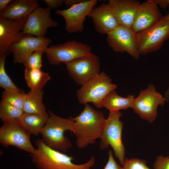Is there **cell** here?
Returning <instances> with one entry per match:
<instances>
[{"label": "cell", "instance_id": "27", "mask_svg": "<svg viewBox=\"0 0 169 169\" xmlns=\"http://www.w3.org/2000/svg\"><path fill=\"white\" fill-rule=\"evenodd\" d=\"M44 53V50H38L34 52L25 60L23 64L28 69H41L42 66V57Z\"/></svg>", "mask_w": 169, "mask_h": 169}, {"label": "cell", "instance_id": "20", "mask_svg": "<svg viewBox=\"0 0 169 169\" xmlns=\"http://www.w3.org/2000/svg\"><path fill=\"white\" fill-rule=\"evenodd\" d=\"M135 97L133 95H129L126 97L121 96L115 90L110 92L103 100L102 107H105L109 111H118L131 108Z\"/></svg>", "mask_w": 169, "mask_h": 169}, {"label": "cell", "instance_id": "3", "mask_svg": "<svg viewBox=\"0 0 169 169\" xmlns=\"http://www.w3.org/2000/svg\"><path fill=\"white\" fill-rule=\"evenodd\" d=\"M49 117L41 134L42 140L47 146L55 150L66 152L73 146L65 136L67 131L73 132L74 123L73 117L64 118L49 110Z\"/></svg>", "mask_w": 169, "mask_h": 169}, {"label": "cell", "instance_id": "31", "mask_svg": "<svg viewBox=\"0 0 169 169\" xmlns=\"http://www.w3.org/2000/svg\"><path fill=\"white\" fill-rule=\"evenodd\" d=\"M44 1L51 9H56L64 3L63 0H45Z\"/></svg>", "mask_w": 169, "mask_h": 169}, {"label": "cell", "instance_id": "21", "mask_svg": "<svg viewBox=\"0 0 169 169\" xmlns=\"http://www.w3.org/2000/svg\"><path fill=\"white\" fill-rule=\"evenodd\" d=\"M49 115H43L24 112L18 120L22 125L31 134L37 136L41 133Z\"/></svg>", "mask_w": 169, "mask_h": 169}, {"label": "cell", "instance_id": "11", "mask_svg": "<svg viewBox=\"0 0 169 169\" xmlns=\"http://www.w3.org/2000/svg\"><path fill=\"white\" fill-rule=\"evenodd\" d=\"M97 2V0H84L67 9L56 10L55 13L64 18L65 29L69 33L81 32L86 16Z\"/></svg>", "mask_w": 169, "mask_h": 169}, {"label": "cell", "instance_id": "29", "mask_svg": "<svg viewBox=\"0 0 169 169\" xmlns=\"http://www.w3.org/2000/svg\"><path fill=\"white\" fill-rule=\"evenodd\" d=\"M154 169H169V156H159L153 165Z\"/></svg>", "mask_w": 169, "mask_h": 169}, {"label": "cell", "instance_id": "13", "mask_svg": "<svg viewBox=\"0 0 169 169\" xmlns=\"http://www.w3.org/2000/svg\"><path fill=\"white\" fill-rule=\"evenodd\" d=\"M66 65L70 76L81 85L100 73V59L95 54L91 56L78 59Z\"/></svg>", "mask_w": 169, "mask_h": 169}, {"label": "cell", "instance_id": "5", "mask_svg": "<svg viewBox=\"0 0 169 169\" xmlns=\"http://www.w3.org/2000/svg\"><path fill=\"white\" fill-rule=\"evenodd\" d=\"M117 88V85L112 83L109 76L101 72L82 85L77 90L76 95L81 104L85 105L91 102L96 107L100 108L106 96Z\"/></svg>", "mask_w": 169, "mask_h": 169}, {"label": "cell", "instance_id": "28", "mask_svg": "<svg viewBox=\"0 0 169 169\" xmlns=\"http://www.w3.org/2000/svg\"><path fill=\"white\" fill-rule=\"evenodd\" d=\"M122 165L123 169H151L145 160L136 158H125Z\"/></svg>", "mask_w": 169, "mask_h": 169}, {"label": "cell", "instance_id": "32", "mask_svg": "<svg viewBox=\"0 0 169 169\" xmlns=\"http://www.w3.org/2000/svg\"><path fill=\"white\" fill-rule=\"evenodd\" d=\"M151 1L157 6L158 5L163 9L166 8L168 6V0H151Z\"/></svg>", "mask_w": 169, "mask_h": 169}, {"label": "cell", "instance_id": "19", "mask_svg": "<svg viewBox=\"0 0 169 169\" xmlns=\"http://www.w3.org/2000/svg\"><path fill=\"white\" fill-rule=\"evenodd\" d=\"M39 6L36 0L12 1L5 10L0 13V17L12 20L19 19L28 16Z\"/></svg>", "mask_w": 169, "mask_h": 169}, {"label": "cell", "instance_id": "8", "mask_svg": "<svg viewBox=\"0 0 169 169\" xmlns=\"http://www.w3.org/2000/svg\"><path fill=\"white\" fill-rule=\"evenodd\" d=\"M31 135L18 119L10 120L4 122L0 128V143L6 147L13 146L32 153L36 148L31 143Z\"/></svg>", "mask_w": 169, "mask_h": 169}, {"label": "cell", "instance_id": "1", "mask_svg": "<svg viewBox=\"0 0 169 169\" xmlns=\"http://www.w3.org/2000/svg\"><path fill=\"white\" fill-rule=\"evenodd\" d=\"M105 119L101 111L94 109L88 104H85L81 112L73 117L72 133L76 137V144L79 149L85 148L100 139Z\"/></svg>", "mask_w": 169, "mask_h": 169}, {"label": "cell", "instance_id": "35", "mask_svg": "<svg viewBox=\"0 0 169 169\" xmlns=\"http://www.w3.org/2000/svg\"><path fill=\"white\" fill-rule=\"evenodd\" d=\"M163 97L166 101H169V88L165 92Z\"/></svg>", "mask_w": 169, "mask_h": 169}, {"label": "cell", "instance_id": "34", "mask_svg": "<svg viewBox=\"0 0 169 169\" xmlns=\"http://www.w3.org/2000/svg\"><path fill=\"white\" fill-rule=\"evenodd\" d=\"M83 0H64V3L67 7L69 8L74 5L82 2Z\"/></svg>", "mask_w": 169, "mask_h": 169}, {"label": "cell", "instance_id": "6", "mask_svg": "<svg viewBox=\"0 0 169 169\" xmlns=\"http://www.w3.org/2000/svg\"><path fill=\"white\" fill-rule=\"evenodd\" d=\"M169 38V18L162 17L148 29L136 33L138 49L140 55H145L159 49Z\"/></svg>", "mask_w": 169, "mask_h": 169}, {"label": "cell", "instance_id": "7", "mask_svg": "<svg viewBox=\"0 0 169 169\" xmlns=\"http://www.w3.org/2000/svg\"><path fill=\"white\" fill-rule=\"evenodd\" d=\"M44 53L49 63L53 65H59L61 63L66 64L94 54L88 44L74 40L52 45L44 50Z\"/></svg>", "mask_w": 169, "mask_h": 169}, {"label": "cell", "instance_id": "14", "mask_svg": "<svg viewBox=\"0 0 169 169\" xmlns=\"http://www.w3.org/2000/svg\"><path fill=\"white\" fill-rule=\"evenodd\" d=\"M51 10L48 7H38L35 9L28 16L22 33L37 37H44L49 28L58 27L59 23L51 18Z\"/></svg>", "mask_w": 169, "mask_h": 169}, {"label": "cell", "instance_id": "30", "mask_svg": "<svg viewBox=\"0 0 169 169\" xmlns=\"http://www.w3.org/2000/svg\"><path fill=\"white\" fill-rule=\"evenodd\" d=\"M108 155V161L104 169H123L122 167L115 160L111 150L109 151Z\"/></svg>", "mask_w": 169, "mask_h": 169}, {"label": "cell", "instance_id": "2", "mask_svg": "<svg viewBox=\"0 0 169 169\" xmlns=\"http://www.w3.org/2000/svg\"><path fill=\"white\" fill-rule=\"evenodd\" d=\"M35 144L36 149L30 156L38 169H91L95 164V159L93 156L85 163L75 164L73 162V156L47 146L40 138L35 140Z\"/></svg>", "mask_w": 169, "mask_h": 169}, {"label": "cell", "instance_id": "22", "mask_svg": "<svg viewBox=\"0 0 169 169\" xmlns=\"http://www.w3.org/2000/svg\"><path fill=\"white\" fill-rule=\"evenodd\" d=\"M24 77L28 86L33 91H41L50 79L49 74L41 69L25 68Z\"/></svg>", "mask_w": 169, "mask_h": 169}, {"label": "cell", "instance_id": "15", "mask_svg": "<svg viewBox=\"0 0 169 169\" xmlns=\"http://www.w3.org/2000/svg\"><path fill=\"white\" fill-rule=\"evenodd\" d=\"M51 42L49 38L46 37H33L27 35L11 47L13 62L23 64L33 52L38 50H44Z\"/></svg>", "mask_w": 169, "mask_h": 169}, {"label": "cell", "instance_id": "33", "mask_svg": "<svg viewBox=\"0 0 169 169\" xmlns=\"http://www.w3.org/2000/svg\"><path fill=\"white\" fill-rule=\"evenodd\" d=\"M12 1V0H0V13L5 10Z\"/></svg>", "mask_w": 169, "mask_h": 169}, {"label": "cell", "instance_id": "9", "mask_svg": "<svg viewBox=\"0 0 169 169\" xmlns=\"http://www.w3.org/2000/svg\"><path fill=\"white\" fill-rule=\"evenodd\" d=\"M166 101L154 85L150 84L146 89L140 91L135 98L131 108L141 118L151 123L157 115L158 107L163 106Z\"/></svg>", "mask_w": 169, "mask_h": 169}, {"label": "cell", "instance_id": "16", "mask_svg": "<svg viewBox=\"0 0 169 169\" xmlns=\"http://www.w3.org/2000/svg\"><path fill=\"white\" fill-rule=\"evenodd\" d=\"M158 6L151 0L141 3L131 28L136 33L144 31L156 23L162 17Z\"/></svg>", "mask_w": 169, "mask_h": 169}, {"label": "cell", "instance_id": "10", "mask_svg": "<svg viewBox=\"0 0 169 169\" xmlns=\"http://www.w3.org/2000/svg\"><path fill=\"white\" fill-rule=\"evenodd\" d=\"M106 41L115 52H126L136 59L140 56L137 44L136 33L131 28L119 25L107 34Z\"/></svg>", "mask_w": 169, "mask_h": 169}, {"label": "cell", "instance_id": "23", "mask_svg": "<svg viewBox=\"0 0 169 169\" xmlns=\"http://www.w3.org/2000/svg\"><path fill=\"white\" fill-rule=\"evenodd\" d=\"M44 92L30 91L26 94L23 110L24 113L43 115L48 114L43 102Z\"/></svg>", "mask_w": 169, "mask_h": 169}, {"label": "cell", "instance_id": "17", "mask_svg": "<svg viewBox=\"0 0 169 169\" xmlns=\"http://www.w3.org/2000/svg\"><path fill=\"white\" fill-rule=\"evenodd\" d=\"M88 16L92 19L96 31L101 34H107L120 25L108 3L93 8Z\"/></svg>", "mask_w": 169, "mask_h": 169}, {"label": "cell", "instance_id": "12", "mask_svg": "<svg viewBox=\"0 0 169 169\" xmlns=\"http://www.w3.org/2000/svg\"><path fill=\"white\" fill-rule=\"evenodd\" d=\"M28 17L14 20L0 17V56L11 54L12 46L27 35L22 31Z\"/></svg>", "mask_w": 169, "mask_h": 169}, {"label": "cell", "instance_id": "25", "mask_svg": "<svg viewBox=\"0 0 169 169\" xmlns=\"http://www.w3.org/2000/svg\"><path fill=\"white\" fill-rule=\"evenodd\" d=\"M26 95L23 91L5 90L2 94V99L11 105L23 110Z\"/></svg>", "mask_w": 169, "mask_h": 169}, {"label": "cell", "instance_id": "18", "mask_svg": "<svg viewBox=\"0 0 169 169\" xmlns=\"http://www.w3.org/2000/svg\"><path fill=\"white\" fill-rule=\"evenodd\" d=\"M108 3L119 25L131 28L140 2L136 0H109Z\"/></svg>", "mask_w": 169, "mask_h": 169}, {"label": "cell", "instance_id": "36", "mask_svg": "<svg viewBox=\"0 0 169 169\" xmlns=\"http://www.w3.org/2000/svg\"><path fill=\"white\" fill-rule=\"evenodd\" d=\"M168 6L169 7V0H168ZM168 17V18H169V13L168 15H167Z\"/></svg>", "mask_w": 169, "mask_h": 169}, {"label": "cell", "instance_id": "24", "mask_svg": "<svg viewBox=\"0 0 169 169\" xmlns=\"http://www.w3.org/2000/svg\"><path fill=\"white\" fill-rule=\"evenodd\" d=\"M23 110L2 99L0 103V118L3 123L13 119H18L23 114Z\"/></svg>", "mask_w": 169, "mask_h": 169}, {"label": "cell", "instance_id": "26", "mask_svg": "<svg viewBox=\"0 0 169 169\" xmlns=\"http://www.w3.org/2000/svg\"><path fill=\"white\" fill-rule=\"evenodd\" d=\"M6 57L0 56V86L5 90L22 91L15 85L6 73L5 67Z\"/></svg>", "mask_w": 169, "mask_h": 169}, {"label": "cell", "instance_id": "4", "mask_svg": "<svg viewBox=\"0 0 169 169\" xmlns=\"http://www.w3.org/2000/svg\"><path fill=\"white\" fill-rule=\"evenodd\" d=\"M121 113L109 111L102 128L100 139V148L105 149L110 146L115 156L122 165L125 159V150L122 139L123 123L120 120Z\"/></svg>", "mask_w": 169, "mask_h": 169}]
</instances>
